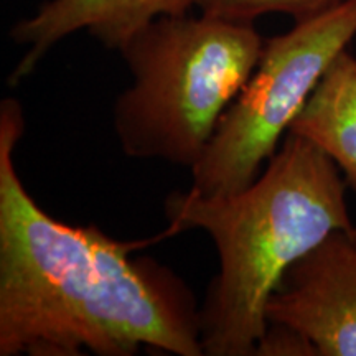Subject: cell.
Here are the masks:
<instances>
[{
	"instance_id": "cell-1",
	"label": "cell",
	"mask_w": 356,
	"mask_h": 356,
	"mask_svg": "<svg viewBox=\"0 0 356 356\" xmlns=\"http://www.w3.org/2000/svg\"><path fill=\"white\" fill-rule=\"evenodd\" d=\"M25 121L0 106V356H134L142 348L203 356L191 289L152 257L162 241H119L48 215L25 188L13 152Z\"/></svg>"
},
{
	"instance_id": "cell-2",
	"label": "cell",
	"mask_w": 356,
	"mask_h": 356,
	"mask_svg": "<svg viewBox=\"0 0 356 356\" xmlns=\"http://www.w3.org/2000/svg\"><path fill=\"white\" fill-rule=\"evenodd\" d=\"M346 188L318 145L287 132L244 190L204 197L190 188L168 197L170 225L160 238L202 229L218 252V274L200 307L204 355H256L267 332V302L284 273L333 231H356Z\"/></svg>"
},
{
	"instance_id": "cell-3",
	"label": "cell",
	"mask_w": 356,
	"mask_h": 356,
	"mask_svg": "<svg viewBox=\"0 0 356 356\" xmlns=\"http://www.w3.org/2000/svg\"><path fill=\"white\" fill-rule=\"evenodd\" d=\"M264 42L254 24L207 13L159 17L132 35L119 50L132 83L113 108L122 152L191 170L251 78Z\"/></svg>"
},
{
	"instance_id": "cell-4",
	"label": "cell",
	"mask_w": 356,
	"mask_h": 356,
	"mask_svg": "<svg viewBox=\"0 0 356 356\" xmlns=\"http://www.w3.org/2000/svg\"><path fill=\"white\" fill-rule=\"evenodd\" d=\"M356 37V0H343L266 40L251 78L225 111L191 190L204 197L241 191L256 180L333 60Z\"/></svg>"
},
{
	"instance_id": "cell-5",
	"label": "cell",
	"mask_w": 356,
	"mask_h": 356,
	"mask_svg": "<svg viewBox=\"0 0 356 356\" xmlns=\"http://www.w3.org/2000/svg\"><path fill=\"white\" fill-rule=\"evenodd\" d=\"M266 318L300 333L315 355L356 356V231H333L293 262L270 293Z\"/></svg>"
},
{
	"instance_id": "cell-6",
	"label": "cell",
	"mask_w": 356,
	"mask_h": 356,
	"mask_svg": "<svg viewBox=\"0 0 356 356\" xmlns=\"http://www.w3.org/2000/svg\"><path fill=\"white\" fill-rule=\"evenodd\" d=\"M195 6L197 0H48L10 30V37L26 47L25 56L12 71L10 84L30 76L58 42L79 30H88L106 48L121 50L150 22L184 15Z\"/></svg>"
},
{
	"instance_id": "cell-7",
	"label": "cell",
	"mask_w": 356,
	"mask_h": 356,
	"mask_svg": "<svg viewBox=\"0 0 356 356\" xmlns=\"http://www.w3.org/2000/svg\"><path fill=\"white\" fill-rule=\"evenodd\" d=\"M289 132L318 145L356 191V58L348 50L328 66Z\"/></svg>"
},
{
	"instance_id": "cell-8",
	"label": "cell",
	"mask_w": 356,
	"mask_h": 356,
	"mask_svg": "<svg viewBox=\"0 0 356 356\" xmlns=\"http://www.w3.org/2000/svg\"><path fill=\"white\" fill-rule=\"evenodd\" d=\"M343 0H197L200 12L231 22L254 24L266 13H287L296 22L310 19Z\"/></svg>"
}]
</instances>
